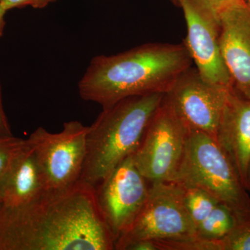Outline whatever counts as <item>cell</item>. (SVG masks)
<instances>
[{
    "label": "cell",
    "instance_id": "8992f818",
    "mask_svg": "<svg viewBox=\"0 0 250 250\" xmlns=\"http://www.w3.org/2000/svg\"><path fill=\"white\" fill-rule=\"evenodd\" d=\"M188 131L164 98L132 155L136 167L149 183L173 182Z\"/></svg>",
    "mask_w": 250,
    "mask_h": 250
},
{
    "label": "cell",
    "instance_id": "6da1fadb",
    "mask_svg": "<svg viewBox=\"0 0 250 250\" xmlns=\"http://www.w3.org/2000/svg\"><path fill=\"white\" fill-rule=\"evenodd\" d=\"M95 187L80 179L27 205L1 207L0 250H113Z\"/></svg>",
    "mask_w": 250,
    "mask_h": 250
},
{
    "label": "cell",
    "instance_id": "4fadbf2b",
    "mask_svg": "<svg viewBox=\"0 0 250 250\" xmlns=\"http://www.w3.org/2000/svg\"><path fill=\"white\" fill-rule=\"evenodd\" d=\"M28 141V140H27ZM47 191L43 174L29 142L0 180L2 207L27 205Z\"/></svg>",
    "mask_w": 250,
    "mask_h": 250
},
{
    "label": "cell",
    "instance_id": "ba28073f",
    "mask_svg": "<svg viewBox=\"0 0 250 250\" xmlns=\"http://www.w3.org/2000/svg\"><path fill=\"white\" fill-rule=\"evenodd\" d=\"M132 155L95 187L99 209L115 243L131 228L147 200L149 187Z\"/></svg>",
    "mask_w": 250,
    "mask_h": 250
},
{
    "label": "cell",
    "instance_id": "603a6c76",
    "mask_svg": "<svg viewBox=\"0 0 250 250\" xmlns=\"http://www.w3.org/2000/svg\"><path fill=\"white\" fill-rule=\"evenodd\" d=\"M1 207H2V200H1V195H0V211H1Z\"/></svg>",
    "mask_w": 250,
    "mask_h": 250
},
{
    "label": "cell",
    "instance_id": "8fae6325",
    "mask_svg": "<svg viewBox=\"0 0 250 250\" xmlns=\"http://www.w3.org/2000/svg\"><path fill=\"white\" fill-rule=\"evenodd\" d=\"M218 13L220 48L233 89L250 100V8L236 0Z\"/></svg>",
    "mask_w": 250,
    "mask_h": 250
},
{
    "label": "cell",
    "instance_id": "e0dca14e",
    "mask_svg": "<svg viewBox=\"0 0 250 250\" xmlns=\"http://www.w3.org/2000/svg\"><path fill=\"white\" fill-rule=\"evenodd\" d=\"M218 241L220 250H250V225L240 224Z\"/></svg>",
    "mask_w": 250,
    "mask_h": 250
},
{
    "label": "cell",
    "instance_id": "cb8c5ba5",
    "mask_svg": "<svg viewBox=\"0 0 250 250\" xmlns=\"http://www.w3.org/2000/svg\"><path fill=\"white\" fill-rule=\"evenodd\" d=\"M246 1V2L247 3V4L249 6V7L250 8V0H245Z\"/></svg>",
    "mask_w": 250,
    "mask_h": 250
},
{
    "label": "cell",
    "instance_id": "5b68a950",
    "mask_svg": "<svg viewBox=\"0 0 250 250\" xmlns=\"http://www.w3.org/2000/svg\"><path fill=\"white\" fill-rule=\"evenodd\" d=\"M197 238L177 182L151 184L146 203L129 229L115 243V250L140 240L170 241Z\"/></svg>",
    "mask_w": 250,
    "mask_h": 250
},
{
    "label": "cell",
    "instance_id": "7a4b0ae2",
    "mask_svg": "<svg viewBox=\"0 0 250 250\" xmlns=\"http://www.w3.org/2000/svg\"><path fill=\"white\" fill-rule=\"evenodd\" d=\"M192 63L184 43H148L116 55L98 56L79 82V93L103 108L129 97L166 93Z\"/></svg>",
    "mask_w": 250,
    "mask_h": 250
},
{
    "label": "cell",
    "instance_id": "ac0fdd59",
    "mask_svg": "<svg viewBox=\"0 0 250 250\" xmlns=\"http://www.w3.org/2000/svg\"><path fill=\"white\" fill-rule=\"evenodd\" d=\"M56 1L57 0H0V3L6 11H9L15 8H23L28 6L34 9H42Z\"/></svg>",
    "mask_w": 250,
    "mask_h": 250
},
{
    "label": "cell",
    "instance_id": "5bb4252c",
    "mask_svg": "<svg viewBox=\"0 0 250 250\" xmlns=\"http://www.w3.org/2000/svg\"><path fill=\"white\" fill-rule=\"evenodd\" d=\"M242 224L232 210L219 203L196 228L197 238L216 241L226 236Z\"/></svg>",
    "mask_w": 250,
    "mask_h": 250
},
{
    "label": "cell",
    "instance_id": "30bf717a",
    "mask_svg": "<svg viewBox=\"0 0 250 250\" xmlns=\"http://www.w3.org/2000/svg\"><path fill=\"white\" fill-rule=\"evenodd\" d=\"M231 88L207 82L196 67H190L179 75L164 98L188 129L202 131L216 140Z\"/></svg>",
    "mask_w": 250,
    "mask_h": 250
},
{
    "label": "cell",
    "instance_id": "3957f363",
    "mask_svg": "<svg viewBox=\"0 0 250 250\" xmlns=\"http://www.w3.org/2000/svg\"><path fill=\"white\" fill-rule=\"evenodd\" d=\"M165 94L129 97L103 108L88 128L81 179L95 187L134 154Z\"/></svg>",
    "mask_w": 250,
    "mask_h": 250
},
{
    "label": "cell",
    "instance_id": "52a82bcc",
    "mask_svg": "<svg viewBox=\"0 0 250 250\" xmlns=\"http://www.w3.org/2000/svg\"><path fill=\"white\" fill-rule=\"evenodd\" d=\"M89 126L74 121L63 124L61 132L37 128L28 138L40 166L47 190L71 187L81 179Z\"/></svg>",
    "mask_w": 250,
    "mask_h": 250
},
{
    "label": "cell",
    "instance_id": "7c38bea8",
    "mask_svg": "<svg viewBox=\"0 0 250 250\" xmlns=\"http://www.w3.org/2000/svg\"><path fill=\"white\" fill-rule=\"evenodd\" d=\"M216 141L247 189L250 161V100L238 95L233 88L229 91Z\"/></svg>",
    "mask_w": 250,
    "mask_h": 250
},
{
    "label": "cell",
    "instance_id": "ffe728a7",
    "mask_svg": "<svg viewBox=\"0 0 250 250\" xmlns=\"http://www.w3.org/2000/svg\"><path fill=\"white\" fill-rule=\"evenodd\" d=\"M216 9H220L236 0H205Z\"/></svg>",
    "mask_w": 250,
    "mask_h": 250
},
{
    "label": "cell",
    "instance_id": "2e32d148",
    "mask_svg": "<svg viewBox=\"0 0 250 250\" xmlns=\"http://www.w3.org/2000/svg\"><path fill=\"white\" fill-rule=\"evenodd\" d=\"M27 145V139H19L13 135L0 136V180Z\"/></svg>",
    "mask_w": 250,
    "mask_h": 250
},
{
    "label": "cell",
    "instance_id": "44dd1931",
    "mask_svg": "<svg viewBox=\"0 0 250 250\" xmlns=\"http://www.w3.org/2000/svg\"><path fill=\"white\" fill-rule=\"evenodd\" d=\"M6 10L3 7L2 5L0 3V37H1L4 33L5 25H6V22H5V14L6 13Z\"/></svg>",
    "mask_w": 250,
    "mask_h": 250
},
{
    "label": "cell",
    "instance_id": "277c9868",
    "mask_svg": "<svg viewBox=\"0 0 250 250\" xmlns=\"http://www.w3.org/2000/svg\"><path fill=\"white\" fill-rule=\"evenodd\" d=\"M173 182L200 188L250 225V197L232 163L216 140L189 129L182 162Z\"/></svg>",
    "mask_w": 250,
    "mask_h": 250
},
{
    "label": "cell",
    "instance_id": "d6986e66",
    "mask_svg": "<svg viewBox=\"0 0 250 250\" xmlns=\"http://www.w3.org/2000/svg\"><path fill=\"white\" fill-rule=\"evenodd\" d=\"M13 135L7 117L3 106L2 98H1V88L0 84V136H10Z\"/></svg>",
    "mask_w": 250,
    "mask_h": 250
},
{
    "label": "cell",
    "instance_id": "7402d4cb",
    "mask_svg": "<svg viewBox=\"0 0 250 250\" xmlns=\"http://www.w3.org/2000/svg\"><path fill=\"white\" fill-rule=\"evenodd\" d=\"M247 190H250V161L248 172V184H247Z\"/></svg>",
    "mask_w": 250,
    "mask_h": 250
},
{
    "label": "cell",
    "instance_id": "9a60e30c",
    "mask_svg": "<svg viewBox=\"0 0 250 250\" xmlns=\"http://www.w3.org/2000/svg\"><path fill=\"white\" fill-rule=\"evenodd\" d=\"M178 184L182 190L184 206L197 228L220 202L200 188Z\"/></svg>",
    "mask_w": 250,
    "mask_h": 250
},
{
    "label": "cell",
    "instance_id": "9c48e42d",
    "mask_svg": "<svg viewBox=\"0 0 250 250\" xmlns=\"http://www.w3.org/2000/svg\"><path fill=\"white\" fill-rule=\"evenodd\" d=\"M183 9L187 26L184 45L200 75L213 84L231 88L220 43L218 9L205 0H173Z\"/></svg>",
    "mask_w": 250,
    "mask_h": 250
}]
</instances>
